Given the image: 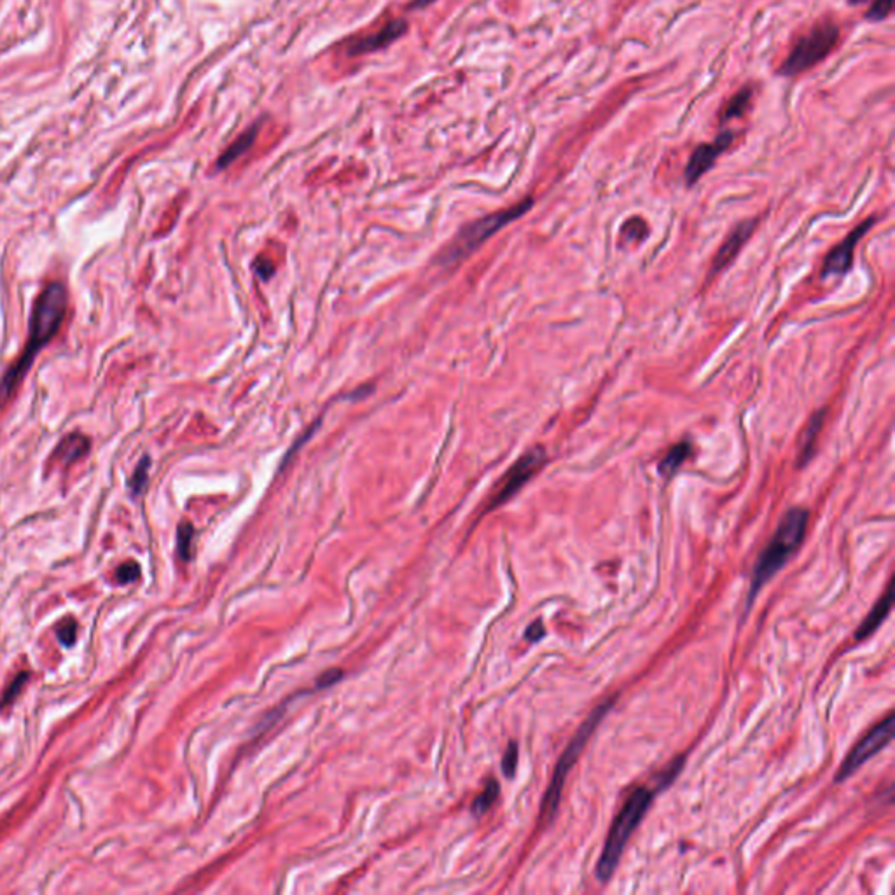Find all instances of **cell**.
Listing matches in <instances>:
<instances>
[{"mask_svg": "<svg viewBox=\"0 0 895 895\" xmlns=\"http://www.w3.org/2000/svg\"><path fill=\"white\" fill-rule=\"evenodd\" d=\"M66 313V290L62 283H49L35 301L30 318V338L17 362L0 380V406H6L27 376L37 353L59 331Z\"/></svg>", "mask_w": 895, "mask_h": 895, "instance_id": "6da1fadb", "label": "cell"}, {"mask_svg": "<svg viewBox=\"0 0 895 895\" xmlns=\"http://www.w3.org/2000/svg\"><path fill=\"white\" fill-rule=\"evenodd\" d=\"M808 520H810V513L806 509H801V507H794V509L787 510L785 516L782 517L778 528L773 534L771 540L766 545L764 551L761 552V556H759L757 563L754 566L750 593H748V607H750L754 598L759 594V591L764 587V584L769 582L778 573V570H782L785 566L790 556L803 544V538L806 535Z\"/></svg>", "mask_w": 895, "mask_h": 895, "instance_id": "7a4b0ae2", "label": "cell"}, {"mask_svg": "<svg viewBox=\"0 0 895 895\" xmlns=\"http://www.w3.org/2000/svg\"><path fill=\"white\" fill-rule=\"evenodd\" d=\"M650 801H652V792L647 787H638V789H635L629 794L624 806L621 808L614 824H612L607 841H605L603 850H601L600 860L596 864V878L600 881H607L614 874L619 859L622 855V850H624L629 836L633 834L636 825L640 824L645 811L649 810Z\"/></svg>", "mask_w": 895, "mask_h": 895, "instance_id": "3957f363", "label": "cell"}, {"mask_svg": "<svg viewBox=\"0 0 895 895\" xmlns=\"http://www.w3.org/2000/svg\"><path fill=\"white\" fill-rule=\"evenodd\" d=\"M839 24L832 17L824 16L794 42L787 58L778 66V76L796 77L824 62L839 42Z\"/></svg>", "mask_w": 895, "mask_h": 895, "instance_id": "277c9868", "label": "cell"}, {"mask_svg": "<svg viewBox=\"0 0 895 895\" xmlns=\"http://www.w3.org/2000/svg\"><path fill=\"white\" fill-rule=\"evenodd\" d=\"M531 199H524V201L517 203V205L510 206V208L506 210H500V212L492 213V215H486L482 219L474 220L471 222L468 226H465L460 233L454 236V240L441 252L439 255V262L441 264H454V262L461 261L465 259L467 255H471L479 245L485 243L489 236L496 233L499 229H502L503 226L510 224L513 220H516L517 217L523 215L524 212H528L531 206Z\"/></svg>", "mask_w": 895, "mask_h": 895, "instance_id": "5b68a950", "label": "cell"}, {"mask_svg": "<svg viewBox=\"0 0 895 895\" xmlns=\"http://www.w3.org/2000/svg\"><path fill=\"white\" fill-rule=\"evenodd\" d=\"M612 705H614L612 699L598 705L596 708L589 713V717L584 720L582 726L577 729L575 736L570 740L568 747L565 748V752H563L561 757H559L558 764H556L554 776H552L551 780V785H549V789L545 790L544 799H542L540 811H542V818H545V820H549V818L556 813V808H558L559 799H561V792H563V785H565L566 775H568V771L573 768L577 759H579L582 748L587 745V740H589L591 734H593L594 727H596L598 722L607 715V712L610 710Z\"/></svg>", "mask_w": 895, "mask_h": 895, "instance_id": "8992f818", "label": "cell"}, {"mask_svg": "<svg viewBox=\"0 0 895 895\" xmlns=\"http://www.w3.org/2000/svg\"><path fill=\"white\" fill-rule=\"evenodd\" d=\"M894 713H888L881 722H878L855 747L850 750V754L846 755L845 762L841 764L839 768L838 775H836V782H843L846 780L848 776H852L864 762L869 761L871 757L878 754L880 750H883L888 743L892 741V736H894Z\"/></svg>", "mask_w": 895, "mask_h": 895, "instance_id": "52a82bcc", "label": "cell"}, {"mask_svg": "<svg viewBox=\"0 0 895 895\" xmlns=\"http://www.w3.org/2000/svg\"><path fill=\"white\" fill-rule=\"evenodd\" d=\"M545 460H547V457H545L544 448L540 446L531 448V450H528L527 453L521 454L520 460H517L502 478L495 495H493L492 500H489L488 509L502 506V503L507 502L510 496L516 495V493L520 492V489L523 488V486L527 485L535 474H537L538 468L545 464Z\"/></svg>", "mask_w": 895, "mask_h": 895, "instance_id": "ba28073f", "label": "cell"}, {"mask_svg": "<svg viewBox=\"0 0 895 895\" xmlns=\"http://www.w3.org/2000/svg\"><path fill=\"white\" fill-rule=\"evenodd\" d=\"M733 140H734V133L731 131V129H724V131H720L719 135L715 136V140H712V142L699 143V145L692 150L691 157H689L687 164H685L684 178L685 182H687V185L696 184V182H698L706 171L712 170L715 161L719 159L720 154L726 152V150L729 149Z\"/></svg>", "mask_w": 895, "mask_h": 895, "instance_id": "9c48e42d", "label": "cell"}, {"mask_svg": "<svg viewBox=\"0 0 895 895\" xmlns=\"http://www.w3.org/2000/svg\"><path fill=\"white\" fill-rule=\"evenodd\" d=\"M874 222H876L874 219H869L866 220V222H862L859 227H855V229H853L852 233H850L848 236L838 245V247L832 248V250L829 252V255L825 257V262H824V269H822L824 278L845 275V273L852 268L853 250H855L857 241L866 234V231L869 229Z\"/></svg>", "mask_w": 895, "mask_h": 895, "instance_id": "30bf717a", "label": "cell"}, {"mask_svg": "<svg viewBox=\"0 0 895 895\" xmlns=\"http://www.w3.org/2000/svg\"><path fill=\"white\" fill-rule=\"evenodd\" d=\"M406 31H408V23H406V20H402V17H397V20L388 21L381 30L374 31V34L371 35H366V37L353 42V44L348 48V52L352 56H355V55H364V52L378 51V49H383L387 48V45H390L392 42L397 41L399 37H402Z\"/></svg>", "mask_w": 895, "mask_h": 895, "instance_id": "8fae6325", "label": "cell"}, {"mask_svg": "<svg viewBox=\"0 0 895 895\" xmlns=\"http://www.w3.org/2000/svg\"><path fill=\"white\" fill-rule=\"evenodd\" d=\"M754 226H755V220H745V222L738 224V226L731 231L729 236L726 238L722 247L719 248V252H717L715 257H713V268H712L713 273H719L720 269L726 268V266L736 257V254L740 252V248L743 247L745 241L750 238L752 231H754Z\"/></svg>", "mask_w": 895, "mask_h": 895, "instance_id": "7c38bea8", "label": "cell"}, {"mask_svg": "<svg viewBox=\"0 0 895 895\" xmlns=\"http://www.w3.org/2000/svg\"><path fill=\"white\" fill-rule=\"evenodd\" d=\"M892 603H894V580H890V584H888V587H887V591H885L883 596H881L880 600L876 601V605H874V607L871 608V612L867 614V617L864 619L862 624L859 626V629H857V633H855V638L857 640H862V638H866V636L873 635V633L876 631L878 628H880L881 622H883L885 619H887V615L890 614Z\"/></svg>", "mask_w": 895, "mask_h": 895, "instance_id": "4fadbf2b", "label": "cell"}, {"mask_svg": "<svg viewBox=\"0 0 895 895\" xmlns=\"http://www.w3.org/2000/svg\"><path fill=\"white\" fill-rule=\"evenodd\" d=\"M87 450H90V441H87V437L80 436V434H72V436H66L65 439L58 444V448H56L55 453H52V458H55L56 461H62L63 465H72L73 461L83 458L84 454L87 453Z\"/></svg>", "mask_w": 895, "mask_h": 895, "instance_id": "5bb4252c", "label": "cell"}, {"mask_svg": "<svg viewBox=\"0 0 895 895\" xmlns=\"http://www.w3.org/2000/svg\"><path fill=\"white\" fill-rule=\"evenodd\" d=\"M257 131H259V126L254 124L252 128H248L247 131L241 133V135L238 136V138L234 140V142L231 143L222 154H220L219 161H217V170H224V168H227L229 164H233L234 161L240 159V157L243 156L252 145H254Z\"/></svg>", "mask_w": 895, "mask_h": 895, "instance_id": "9a60e30c", "label": "cell"}, {"mask_svg": "<svg viewBox=\"0 0 895 895\" xmlns=\"http://www.w3.org/2000/svg\"><path fill=\"white\" fill-rule=\"evenodd\" d=\"M824 418H825V411L815 413V415L811 416L810 423L806 425V429H804L803 436H801L799 451H797V461H799L801 467H803V465L813 457L815 443H817V437L818 434H820L822 425H824Z\"/></svg>", "mask_w": 895, "mask_h": 895, "instance_id": "2e32d148", "label": "cell"}, {"mask_svg": "<svg viewBox=\"0 0 895 895\" xmlns=\"http://www.w3.org/2000/svg\"><path fill=\"white\" fill-rule=\"evenodd\" d=\"M752 96H754V90L750 86H743L741 90H738L724 105L722 112H720V122L733 121V119L745 115V112L748 110L752 103Z\"/></svg>", "mask_w": 895, "mask_h": 895, "instance_id": "e0dca14e", "label": "cell"}, {"mask_svg": "<svg viewBox=\"0 0 895 895\" xmlns=\"http://www.w3.org/2000/svg\"><path fill=\"white\" fill-rule=\"evenodd\" d=\"M691 454V444L687 441H682V443L675 444L670 451L666 453V457L661 460L659 464V472L666 478L673 475L675 472L680 468V465L687 460V457Z\"/></svg>", "mask_w": 895, "mask_h": 895, "instance_id": "ac0fdd59", "label": "cell"}, {"mask_svg": "<svg viewBox=\"0 0 895 895\" xmlns=\"http://www.w3.org/2000/svg\"><path fill=\"white\" fill-rule=\"evenodd\" d=\"M192 538H194V528L191 523H182L177 531V547L178 556L184 561H189L192 556Z\"/></svg>", "mask_w": 895, "mask_h": 895, "instance_id": "d6986e66", "label": "cell"}, {"mask_svg": "<svg viewBox=\"0 0 895 895\" xmlns=\"http://www.w3.org/2000/svg\"><path fill=\"white\" fill-rule=\"evenodd\" d=\"M499 790H500L499 789V783H496L495 780H489V782L486 783L485 790H482V792L479 794L478 797H475L474 804H472V810H474V813L475 815L485 813V811L488 810V808L492 806V804L496 801V796H499Z\"/></svg>", "mask_w": 895, "mask_h": 895, "instance_id": "ffe728a7", "label": "cell"}, {"mask_svg": "<svg viewBox=\"0 0 895 895\" xmlns=\"http://www.w3.org/2000/svg\"><path fill=\"white\" fill-rule=\"evenodd\" d=\"M149 465L150 460L149 457H143L140 460V464L136 465L135 472H133L131 479H129V489H131L133 495H140L145 488V482H147V475H149Z\"/></svg>", "mask_w": 895, "mask_h": 895, "instance_id": "44dd1931", "label": "cell"}, {"mask_svg": "<svg viewBox=\"0 0 895 895\" xmlns=\"http://www.w3.org/2000/svg\"><path fill=\"white\" fill-rule=\"evenodd\" d=\"M892 9H894V0H873V3L869 6V9L866 10L864 17L867 21H883L890 16Z\"/></svg>", "mask_w": 895, "mask_h": 895, "instance_id": "7402d4cb", "label": "cell"}, {"mask_svg": "<svg viewBox=\"0 0 895 895\" xmlns=\"http://www.w3.org/2000/svg\"><path fill=\"white\" fill-rule=\"evenodd\" d=\"M516 768H517V745L514 743V741H510V743L507 745V750L502 759V771L507 778H510V776H514V773H516Z\"/></svg>", "mask_w": 895, "mask_h": 895, "instance_id": "603a6c76", "label": "cell"}, {"mask_svg": "<svg viewBox=\"0 0 895 895\" xmlns=\"http://www.w3.org/2000/svg\"><path fill=\"white\" fill-rule=\"evenodd\" d=\"M138 575H140V566L138 563L135 561L122 563V565L115 570V577H117V580L121 584L133 582V580L138 579Z\"/></svg>", "mask_w": 895, "mask_h": 895, "instance_id": "cb8c5ba5", "label": "cell"}, {"mask_svg": "<svg viewBox=\"0 0 895 895\" xmlns=\"http://www.w3.org/2000/svg\"><path fill=\"white\" fill-rule=\"evenodd\" d=\"M77 636V622L73 619H65L58 626V638L63 645H72Z\"/></svg>", "mask_w": 895, "mask_h": 895, "instance_id": "d4e9b609", "label": "cell"}, {"mask_svg": "<svg viewBox=\"0 0 895 895\" xmlns=\"http://www.w3.org/2000/svg\"><path fill=\"white\" fill-rule=\"evenodd\" d=\"M27 678H28V673H20L16 677V680H14L13 684L9 685V687H7V691L3 692V696H2V701H0V706H2V708H3V706L9 705V703L14 701V698H16V696L20 694L21 689H23V685H24V682H27Z\"/></svg>", "mask_w": 895, "mask_h": 895, "instance_id": "484cf974", "label": "cell"}, {"mask_svg": "<svg viewBox=\"0 0 895 895\" xmlns=\"http://www.w3.org/2000/svg\"><path fill=\"white\" fill-rule=\"evenodd\" d=\"M341 677H343V671L338 670V668H334V670H327L325 673H322L320 677H318L317 687L318 689L329 687V685L336 684V682H338Z\"/></svg>", "mask_w": 895, "mask_h": 895, "instance_id": "4316f807", "label": "cell"}, {"mask_svg": "<svg viewBox=\"0 0 895 895\" xmlns=\"http://www.w3.org/2000/svg\"><path fill=\"white\" fill-rule=\"evenodd\" d=\"M544 635H545V629H544V626H542L540 619H538V621H535V622H531V624L527 628V631H524V638H527L528 642H538V640H540Z\"/></svg>", "mask_w": 895, "mask_h": 895, "instance_id": "83f0119b", "label": "cell"}, {"mask_svg": "<svg viewBox=\"0 0 895 895\" xmlns=\"http://www.w3.org/2000/svg\"><path fill=\"white\" fill-rule=\"evenodd\" d=\"M273 269H275V268H273V264H271V262L266 261V259H259L257 264H255V271H257V275L261 276V278H264V280L269 278V276L273 275Z\"/></svg>", "mask_w": 895, "mask_h": 895, "instance_id": "f1b7e54d", "label": "cell"}, {"mask_svg": "<svg viewBox=\"0 0 895 895\" xmlns=\"http://www.w3.org/2000/svg\"><path fill=\"white\" fill-rule=\"evenodd\" d=\"M434 2H436V0H413L411 9H423V7L430 6V3H434Z\"/></svg>", "mask_w": 895, "mask_h": 895, "instance_id": "f546056e", "label": "cell"}, {"mask_svg": "<svg viewBox=\"0 0 895 895\" xmlns=\"http://www.w3.org/2000/svg\"><path fill=\"white\" fill-rule=\"evenodd\" d=\"M864 2H867V0H848L850 6H860V3H864Z\"/></svg>", "mask_w": 895, "mask_h": 895, "instance_id": "4dcf8cb0", "label": "cell"}]
</instances>
